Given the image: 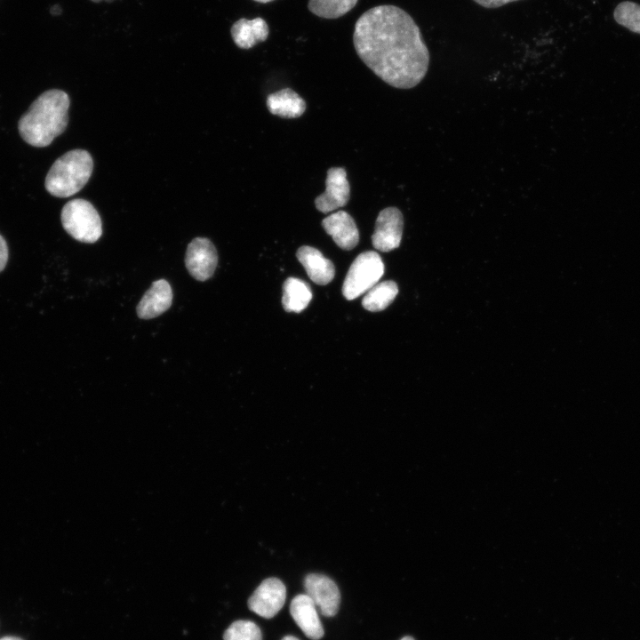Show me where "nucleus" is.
Here are the masks:
<instances>
[{
	"instance_id": "10",
	"label": "nucleus",
	"mask_w": 640,
	"mask_h": 640,
	"mask_svg": "<svg viewBox=\"0 0 640 640\" xmlns=\"http://www.w3.org/2000/svg\"><path fill=\"white\" fill-rule=\"evenodd\" d=\"M325 186V191L315 199L316 208L319 212L328 213L348 204L350 187L344 168H330L327 171Z\"/></svg>"
},
{
	"instance_id": "21",
	"label": "nucleus",
	"mask_w": 640,
	"mask_h": 640,
	"mask_svg": "<svg viewBox=\"0 0 640 640\" xmlns=\"http://www.w3.org/2000/svg\"><path fill=\"white\" fill-rule=\"evenodd\" d=\"M224 640H262L260 628L251 620L233 622L223 635Z\"/></svg>"
},
{
	"instance_id": "14",
	"label": "nucleus",
	"mask_w": 640,
	"mask_h": 640,
	"mask_svg": "<svg viewBox=\"0 0 640 640\" xmlns=\"http://www.w3.org/2000/svg\"><path fill=\"white\" fill-rule=\"evenodd\" d=\"M296 255L309 278L316 284L324 285L333 279L335 269L332 262L317 249L301 246Z\"/></svg>"
},
{
	"instance_id": "25",
	"label": "nucleus",
	"mask_w": 640,
	"mask_h": 640,
	"mask_svg": "<svg viewBox=\"0 0 640 640\" xmlns=\"http://www.w3.org/2000/svg\"><path fill=\"white\" fill-rule=\"evenodd\" d=\"M282 640H299V639L293 636H286Z\"/></svg>"
},
{
	"instance_id": "18",
	"label": "nucleus",
	"mask_w": 640,
	"mask_h": 640,
	"mask_svg": "<svg viewBox=\"0 0 640 640\" xmlns=\"http://www.w3.org/2000/svg\"><path fill=\"white\" fill-rule=\"evenodd\" d=\"M398 293V288L393 281L376 284L364 295L362 305L372 312L381 311L389 306Z\"/></svg>"
},
{
	"instance_id": "1",
	"label": "nucleus",
	"mask_w": 640,
	"mask_h": 640,
	"mask_svg": "<svg viewBox=\"0 0 640 640\" xmlns=\"http://www.w3.org/2000/svg\"><path fill=\"white\" fill-rule=\"evenodd\" d=\"M355 50L362 61L388 84L410 89L427 75L429 51L419 26L402 8L374 6L356 20Z\"/></svg>"
},
{
	"instance_id": "6",
	"label": "nucleus",
	"mask_w": 640,
	"mask_h": 640,
	"mask_svg": "<svg viewBox=\"0 0 640 640\" xmlns=\"http://www.w3.org/2000/svg\"><path fill=\"white\" fill-rule=\"evenodd\" d=\"M218 263V253L213 244L205 237H196L188 245L185 265L189 274L198 281L209 279Z\"/></svg>"
},
{
	"instance_id": "24",
	"label": "nucleus",
	"mask_w": 640,
	"mask_h": 640,
	"mask_svg": "<svg viewBox=\"0 0 640 640\" xmlns=\"http://www.w3.org/2000/svg\"><path fill=\"white\" fill-rule=\"evenodd\" d=\"M0 640H22V639L16 637V636H4V637L1 638Z\"/></svg>"
},
{
	"instance_id": "12",
	"label": "nucleus",
	"mask_w": 640,
	"mask_h": 640,
	"mask_svg": "<svg viewBox=\"0 0 640 640\" xmlns=\"http://www.w3.org/2000/svg\"><path fill=\"white\" fill-rule=\"evenodd\" d=\"M325 232L343 250H351L359 241V232L354 219L345 211L328 215L322 220Z\"/></svg>"
},
{
	"instance_id": "27",
	"label": "nucleus",
	"mask_w": 640,
	"mask_h": 640,
	"mask_svg": "<svg viewBox=\"0 0 640 640\" xmlns=\"http://www.w3.org/2000/svg\"><path fill=\"white\" fill-rule=\"evenodd\" d=\"M90 1H92V2H93V3H100V2H102V1L111 2V1H113V0H90Z\"/></svg>"
},
{
	"instance_id": "19",
	"label": "nucleus",
	"mask_w": 640,
	"mask_h": 640,
	"mask_svg": "<svg viewBox=\"0 0 640 640\" xmlns=\"http://www.w3.org/2000/svg\"><path fill=\"white\" fill-rule=\"evenodd\" d=\"M358 0H308V8L324 19H338L352 10Z\"/></svg>"
},
{
	"instance_id": "22",
	"label": "nucleus",
	"mask_w": 640,
	"mask_h": 640,
	"mask_svg": "<svg viewBox=\"0 0 640 640\" xmlns=\"http://www.w3.org/2000/svg\"><path fill=\"white\" fill-rule=\"evenodd\" d=\"M477 4L481 5L482 7L492 9V8H499L507 4L520 1V0H473Z\"/></svg>"
},
{
	"instance_id": "17",
	"label": "nucleus",
	"mask_w": 640,
	"mask_h": 640,
	"mask_svg": "<svg viewBox=\"0 0 640 640\" xmlns=\"http://www.w3.org/2000/svg\"><path fill=\"white\" fill-rule=\"evenodd\" d=\"M312 299L309 285L304 281L289 277L283 285L282 304L287 312H301Z\"/></svg>"
},
{
	"instance_id": "16",
	"label": "nucleus",
	"mask_w": 640,
	"mask_h": 640,
	"mask_svg": "<svg viewBox=\"0 0 640 640\" xmlns=\"http://www.w3.org/2000/svg\"><path fill=\"white\" fill-rule=\"evenodd\" d=\"M267 107L273 115L284 118H297L304 113L306 103L292 89L284 88L268 95Z\"/></svg>"
},
{
	"instance_id": "11",
	"label": "nucleus",
	"mask_w": 640,
	"mask_h": 640,
	"mask_svg": "<svg viewBox=\"0 0 640 640\" xmlns=\"http://www.w3.org/2000/svg\"><path fill=\"white\" fill-rule=\"evenodd\" d=\"M290 613L307 637L312 640L323 637L324 628L316 606L307 594L298 595L292 600Z\"/></svg>"
},
{
	"instance_id": "13",
	"label": "nucleus",
	"mask_w": 640,
	"mask_h": 640,
	"mask_svg": "<svg viewBox=\"0 0 640 640\" xmlns=\"http://www.w3.org/2000/svg\"><path fill=\"white\" fill-rule=\"evenodd\" d=\"M172 292L164 279L153 282L137 305V315L141 319H151L165 312L172 305Z\"/></svg>"
},
{
	"instance_id": "8",
	"label": "nucleus",
	"mask_w": 640,
	"mask_h": 640,
	"mask_svg": "<svg viewBox=\"0 0 640 640\" xmlns=\"http://www.w3.org/2000/svg\"><path fill=\"white\" fill-rule=\"evenodd\" d=\"M404 228V217L396 207H387L380 212L374 232L372 245L380 252H389L400 245Z\"/></svg>"
},
{
	"instance_id": "20",
	"label": "nucleus",
	"mask_w": 640,
	"mask_h": 640,
	"mask_svg": "<svg viewBox=\"0 0 640 640\" xmlns=\"http://www.w3.org/2000/svg\"><path fill=\"white\" fill-rule=\"evenodd\" d=\"M615 20L630 31L640 34V5L626 1L619 4L614 10Z\"/></svg>"
},
{
	"instance_id": "4",
	"label": "nucleus",
	"mask_w": 640,
	"mask_h": 640,
	"mask_svg": "<svg viewBox=\"0 0 640 640\" xmlns=\"http://www.w3.org/2000/svg\"><path fill=\"white\" fill-rule=\"evenodd\" d=\"M60 220L66 232L79 242L95 243L102 234L100 217L85 199L68 201L61 210Z\"/></svg>"
},
{
	"instance_id": "5",
	"label": "nucleus",
	"mask_w": 640,
	"mask_h": 640,
	"mask_svg": "<svg viewBox=\"0 0 640 640\" xmlns=\"http://www.w3.org/2000/svg\"><path fill=\"white\" fill-rule=\"evenodd\" d=\"M384 274L380 256L372 251L360 253L351 264L342 286L347 300H354L373 287Z\"/></svg>"
},
{
	"instance_id": "3",
	"label": "nucleus",
	"mask_w": 640,
	"mask_h": 640,
	"mask_svg": "<svg viewBox=\"0 0 640 640\" xmlns=\"http://www.w3.org/2000/svg\"><path fill=\"white\" fill-rule=\"evenodd\" d=\"M92 169L93 161L88 151H68L51 166L44 180L45 189L53 196L69 197L84 187Z\"/></svg>"
},
{
	"instance_id": "7",
	"label": "nucleus",
	"mask_w": 640,
	"mask_h": 640,
	"mask_svg": "<svg viewBox=\"0 0 640 640\" xmlns=\"http://www.w3.org/2000/svg\"><path fill=\"white\" fill-rule=\"evenodd\" d=\"M286 588L277 578L264 580L248 600V607L260 617L270 619L277 614L284 604Z\"/></svg>"
},
{
	"instance_id": "26",
	"label": "nucleus",
	"mask_w": 640,
	"mask_h": 640,
	"mask_svg": "<svg viewBox=\"0 0 640 640\" xmlns=\"http://www.w3.org/2000/svg\"><path fill=\"white\" fill-rule=\"evenodd\" d=\"M253 1H255L257 3L267 4V3L272 2L274 0H253Z\"/></svg>"
},
{
	"instance_id": "2",
	"label": "nucleus",
	"mask_w": 640,
	"mask_h": 640,
	"mask_svg": "<svg viewBox=\"0 0 640 640\" xmlns=\"http://www.w3.org/2000/svg\"><path fill=\"white\" fill-rule=\"evenodd\" d=\"M69 105V97L64 91H45L20 118L18 129L20 137L33 147H47L65 131Z\"/></svg>"
},
{
	"instance_id": "23",
	"label": "nucleus",
	"mask_w": 640,
	"mask_h": 640,
	"mask_svg": "<svg viewBox=\"0 0 640 640\" xmlns=\"http://www.w3.org/2000/svg\"><path fill=\"white\" fill-rule=\"evenodd\" d=\"M8 260V246L5 239L0 235V272L5 268Z\"/></svg>"
},
{
	"instance_id": "15",
	"label": "nucleus",
	"mask_w": 640,
	"mask_h": 640,
	"mask_svg": "<svg viewBox=\"0 0 640 640\" xmlns=\"http://www.w3.org/2000/svg\"><path fill=\"white\" fill-rule=\"evenodd\" d=\"M231 36L236 45L241 49H250L259 42L267 40L269 28L260 17L252 20L239 19L231 27Z\"/></svg>"
},
{
	"instance_id": "9",
	"label": "nucleus",
	"mask_w": 640,
	"mask_h": 640,
	"mask_svg": "<svg viewBox=\"0 0 640 640\" xmlns=\"http://www.w3.org/2000/svg\"><path fill=\"white\" fill-rule=\"evenodd\" d=\"M304 588L306 594L324 616L332 617L338 612L340 594L332 579L323 574L310 573L304 579Z\"/></svg>"
},
{
	"instance_id": "28",
	"label": "nucleus",
	"mask_w": 640,
	"mask_h": 640,
	"mask_svg": "<svg viewBox=\"0 0 640 640\" xmlns=\"http://www.w3.org/2000/svg\"><path fill=\"white\" fill-rule=\"evenodd\" d=\"M401 640H414V639L412 636H407L403 637Z\"/></svg>"
}]
</instances>
